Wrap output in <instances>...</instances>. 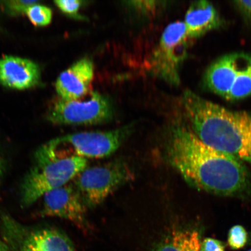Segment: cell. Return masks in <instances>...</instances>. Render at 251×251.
Segmentation results:
<instances>
[{
  "instance_id": "16",
  "label": "cell",
  "mask_w": 251,
  "mask_h": 251,
  "mask_svg": "<svg viewBox=\"0 0 251 251\" xmlns=\"http://www.w3.org/2000/svg\"><path fill=\"white\" fill-rule=\"evenodd\" d=\"M25 14L31 23L37 27L47 26L51 23L52 19L51 9L38 2L28 8Z\"/></svg>"
},
{
  "instance_id": "6",
  "label": "cell",
  "mask_w": 251,
  "mask_h": 251,
  "mask_svg": "<svg viewBox=\"0 0 251 251\" xmlns=\"http://www.w3.org/2000/svg\"><path fill=\"white\" fill-rule=\"evenodd\" d=\"M3 236L14 251H75L64 232L50 227L25 226L7 214L1 216Z\"/></svg>"
},
{
  "instance_id": "5",
  "label": "cell",
  "mask_w": 251,
  "mask_h": 251,
  "mask_svg": "<svg viewBox=\"0 0 251 251\" xmlns=\"http://www.w3.org/2000/svg\"><path fill=\"white\" fill-rule=\"evenodd\" d=\"M134 177L127 163L117 159L103 165L86 167L74 178L73 184L87 208H93Z\"/></svg>"
},
{
  "instance_id": "24",
  "label": "cell",
  "mask_w": 251,
  "mask_h": 251,
  "mask_svg": "<svg viewBox=\"0 0 251 251\" xmlns=\"http://www.w3.org/2000/svg\"><path fill=\"white\" fill-rule=\"evenodd\" d=\"M0 251H11L10 248L5 241L0 238Z\"/></svg>"
},
{
  "instance_id": "1",
  "label": "cell",
  "mask_w": 251,
  "mask_h": 251,
  "mask_svg": "<svg viewBox=\"0 0 251 251\" xmlns=\"http://www.w3.org/2000/svg\"><path fill=\"white\" fill-rule=\"evenodd\" d=\"M188 126L171 130L166 156L173 167L198 190L226 197L246 193L250 181L243 162L204 143Z\"/></svg>"
},
{
  "instance_id": "20",
  "label": "cell",
  "mask_w": 251,
  "mask_h": 251,
  "mask_svg": "<svg viewBox=\"0 0 251 251\" xmlns=\"http://www.w3.org/2000/svg\"><path fill=\"white\" fill-rule=\"evenodd\" d=\"M234 7L248 26L251 27V1H234Z\"/></svg>"
},
{
  "instance_id": "12",
  "label": "cell",
  "mask_w": 251,
  "mask_h": 251,
  "mask_svg": "<svg viewBox=\"0 0 251 251\" xmlns=\"http://www.w3.org/2000/svg\"><path fill=\"white\" fill-rule=\"evenodd\" d=\"M41 72L36 63L26 58L5 55L0 59V84L9 89L24 90L40 82Z\"/></svg>"
},
{
  "instance_id": "11",
  "label": "cell",
  "mask_w": 251,
  "mask_h": 251,
  "mask_svg": "<svg viewBox=\"0 0 251 251\" xmlns=\"http://www.w3.org/2000/svg\"><path fill=\"white\" fill-rule=\"evenodd\" d=\"M94 76L93 61L89 58L80 59L59 75L56 92L62 100H80L89 92Z\"/></svg>"
},
{
  "instance_id": "25",
  "label": "cell",
  "mask_w": 251,
  "mask_h": 251,
  "mask_svg": "<svg viewBox=\"0 0 251 251\" xmlns=\"http://www.w3.org/2000/svg\"><path fill=\"white\" fill-rule=\"evenodd\" d=\"M247 251H251V249L249 250H248Z\"/></svg>"
},
{
  "instance_id": "7",
  "label": "cell",
  "mask_w": 251,
  "mask_h": 251,
  "mask_svg": "<svg viewBox=\"0 0 251 251\" xmlns=\"http://www.w3.org/2000/svg\"><path fill=\"white\" fill-rule=\"evenodd\" d=\"M114 109L111 101L98 92L81 101L59 99L53 103L47 119L58 125H94L111 120Z\"/></svg>"
},
{
  "instance_id": "3",
  "label": "cell",
  "mask_w": 251,
  "mask_h": 251,
  "mask_svg": "<svg viewBox=\"0 0 251 251\" xmlns=\"http://www.w3.org/2000/svg\"><path fill=\"white\" fill-rule=\"evenodd\" d=\"M68 152L53 140L37 151L33 165L21 184L23 208L32 205L49 191L68 184L87 167V159Z\"/></svg>"
},
{
  "instance_id": "2",
  "label": "cell",
  "mask_w": 251,
  "mask_h": 251,
  "mask_svg": "<svg viewBox=\"0 0 251 251\" xmlns=\"http://www.w3.org/2000/svg\"><path fill=\"white\" fill-rule=\"evenodd\" d=\"M189 126L204 143L251 165V112L231 111L191 90L181 97Z\"/></svg>"
},
{
  "instance_id": "10",
  "label": "cell",
  "mask_w": 251,
  "mask_h": 251,
  "mask_svg": "<svg viewBox=\"0 0 251 251\" xmlns=\"http://www.w3.org/2000/svg\"><path fill=\"white\" fill-rule=\"evenodd\" d=\"M249 54L229 53L213 61L203 78L204 86L213 93L226 100Z\"/></svg>"
},
{
  "instance_id": "8",
  "label": "cell",
  "mask_w": 251,
  "mask_h": 251,
  "mask_svg": "<svg viewBox=\"0 0 251 251\" xmlns=\"http://www.w3.org/2000/svg\"><path fill=\"white\" fill-rule=\"evenodd\" d=\"M134 125L108 131L70 134L55 139L61 146L70 147L76 155L84 158L109 156L119 149L133 130Z\"/></svg>"
},
{
  "instance_id": "22",
  "label": "cell",
  "mask_w": 251,
  "mask_h": 251,
  "mask_svg": "<svg viewBox=\"0 0 251 251\" xmlns=\"http://www.w3.org/2000/svg\"><path fill=\"white\" fill-rule=\"evenodd\" d=\"M158 1H135L130 2L131 7L144 13H150L159 7Z\"/></svg>"
},
{
  "instance_id": "19",
  "label": "cell",
  "mask_w": 251,
  "mask_h": 251,
  "mask_svg": "<svg viewBox=\"0 0 251 251\" xmlns=\"http://www.w3.org/2000/svg\"><path fill=\"white\" fill-rule=\"evenodd\" d=\"M54 3L63 13L71 17L83 18L78 14V11L83 5V1L79 0H57Z\"/></svg>"
},
{
  "instance_id": "4",
  "label": "cell",
  "mask_w": 251,
  "mask_h": 251,
  "mask_svg": "<svg viewBox=\"0 0 251 251\" xmlns=\"http://www.w3.org/2000/svg\"><path fill=\"white\" fill-rule=\"evenodd\" d=\"M184 22H174L163 32L149 62V73L172 86L181 83L180 70L191 44Z\"/></svg>"
},
{
  "instance_id": "15",
  "label": "cell",
  "mask_w": 251,
  "mask_h": 251,
  "mask_svg": "<svg viewBox=\"0 0 251 251\" xmlns=\"http://www.w3.org/2000/svg\"><path fill=\"white\" fill-rule=\"evenodd\" d=\"M251 96V54L247 56L246 62L238 72L226 100L237 101Z\"/></svg>"
},
{
  "instance_id": "23",
  "label": "cell",
  "mask_w": 251,
  "mask_h": 251,
  "mask_svg": "<svg viewBox=\"0 0 251 251\" xmlns=\"http://www.w3.org/2000/svg\"><path fill=\"white\" fill-rule=\"evenodd\" d=\"M6 169H7V163L4 155L0 152V183L4 176Z\"/></svg>"
},
{
  "instance_id": "18",
  "label": "cell",
  "mask_w": 251,
  "mask_h": 251,
  "mask_svg": "<svg viewBox=\"0 0 251 251\" xmlns=\"http://www.w3.org/2000/svg\"><path fill=\"white\" fill-rule=\"evenodd\" d=\"M39 2L37 1H24V0H10L0 2L3 10L10 16L25 14L27 9L30 6Z\"/></svg>"
},
{
  "instance_id": "9",
  "label": "cell",
  "mask_w": 251,
  "mask_h": 251,
  "mask_svg": "<svg viewBox=\"0 0 251 251\" xmlns=\"http://www.w3.org/2000/svg\"><path fill=\"white\" fill-rule=\"evenodd\" d=\"M40 215L67 220L84 231L89 228L87 207L73 183H68L49 191L42 197Z\"/></svg>"
},
{
  "instance_id": "13",
  "label": "cell",
  "mask_w": 251,
  "mask_h": 251,
  "mask_svg": "<svg viewBox=\"0 0 251 251\" xmlns=\"http://www.w3.org/2000/svg\"><path fill=\"white\" fill-rule=\"evenodd\" d=\"M184 23L188 37L194 40L219 29L224 22L212 3L201 0L190 5Z\"/></svg>"
},
{
  "instance_id": "21",
  "label": "cell",
  "mask_w": 251,
  "mask_h": 251,
  "mask_svg": "<svg viewBox=\"0 0 251 251\" xmlns=\"http://www.w3.org/2000/svg\"><path fill=\"white\" fill-rule=\"evenodd\" d=\"M200 251H225V246L222 241L216 238H205L201 241Z\"/></svg>"
},
{
  "instance_id": "14",
  "label": "cell",
  "mask_w": 251,
  "mask_h": 251,
  "mask_svg": "<svg viewBox=\"0 0 251 251\" xmlns=\"http://www.w3.org/2000/svg\"><path fill=\"white\" fill-rule=\"evenodd\" d=\"M201 244L199 231L184 229L172 232L158 244L155 251H200Z\"/></svg>"
},
{
  "instance_id": "17",
  "label": "cell",
  "mask_w": 251,
  "mask_h": 251,
  "mask_svg": "<svg viewBox=\"0 0 251 251\" xmlns=\"http://www.w3.org/2000/svg\"><path fill=\"white\" fill-rule=\"evenodd\" d=\"M248 233L243 226L235 225L228 231L227 243L230 249L234 250L242 249L247 243Z\"/></svg>"
}]
</instances>
